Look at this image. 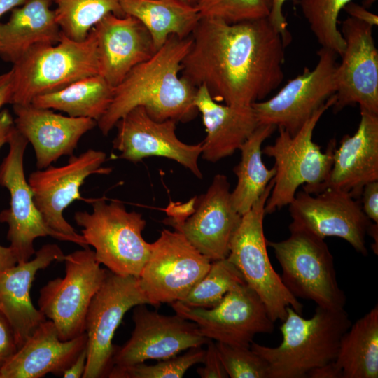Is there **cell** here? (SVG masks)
<instances>
[{"mask_svg": "<svg viewBox=\"0 0 378 378\" xmlns=\"http://www.w3.org/2000/svg\"><path fill=\"white\" fill-rule=\"evenodd\" d=\"M191 38L181 76L205 86L216 102L251 106L284 80L287 45L268 18L236 23L201 18Z\"/></svg>", "mask_w": 378, "mask_h": 378, "instance_id": "1", "label": "cell"}, {"mask_svg": "<svg viewBox=\"0 0 378 378\" xmlns=\"http://www.w3.org/2000/svg\"><path fill=\"white\" fill-rule=\"evenodd\" d=\"M191 44V35L170 36L151 57L134 66L114 87L108 109L97 121L103 134H108L120 118L137 106L144 107L158 121L184 122L196 116L197 88L179 76Z\"/></svg>", "mask_w": 378, "mask_h": 378, "instance_id": "2", "label": "cell"}, {"mask_svg": "<svg viewBox=\"0 0 378 378\" xmlns=\"http://www.w3.org/2000/svg\"><path fill=\"white\" fill-rule=\"evenodd\" d=\"M286 312L281 344L270 347L253 342L250 348L267 362L268 378L307 377L312 370L335 360L340 339L351 323L344 309L317 306L309 318L290 307Z\"/></svg>", "mask_w": 378, "mask_h": 378, "instance_id": "3", "label": "cell"}, {"mask_svg": "<svg viewBox=\"0 0 378 378\" xmlns=\"http://www.w3.org/2000/svg\"><path fill=\"white\" fill-rule=\"evenodd\" d=\"M335 102L330 97L292 136L286 130L278 127L279 135L272 145L265 146L262 153L274 158L276 174L274 186L266 202L265 212L272 214L288 205L297 190L303 185V190L317 194L327 180L333 163L335 140L330 141L325 153L312 140L314 128L323 114Z\"/></svg>", "mask_w": 378, "mask_h": 378, "instance_id": "4", "label": "cell"}, {"mask_svg": "<svg viewBox=\"0 0 378 378\" xmlns=\"http://www.w3.org/2000/svg\"><path fill=\"white\" fill-rule=\"evenodd\" d=\"M13 64L11 104H29L40 95L99 74L95 32L92 28L82 41L62 33L57 43L36 46Z\"/></svg>", "mask_w": 378, "mask_h": 378, "instance_id": "5", "label": "cell"}, {"mask_svg": "<svg viewBox=\"0 0 378 378\" xmlns=\"http://www.w3.org/2000/svg\"><path fill=\"white\" fill-rule=\"evenodd\" d=\"M92 206L91 213L76 211L74 220L86 244L94 247L97 260L113 273L138 278L150 251L141 234L145 219L118 201L97 199Z\"/></svg>", "mask_w": 378, "mask_h": 378, "instance_id": "6", "label": "cell"}, {"mask_svg": "<svg viewBox=\"0 0 378 378\" xmlns=\"http://www.w3.org/2000/svg\"><path fill=\"white\" fill-rule=\"evenodd\" d=\"M289 237L268 241L282 269L281 281L297 299L333 311L344 309L346 298L337 282L334 258L324 239L289 228Z\"/></svg>", "mask_w": 378, "mask_h": 378, "instance_id": "7", "label": "cell"}, {"mask_svg": "<svg viewBox=\"0 0 378 378\" xmlns=\"http://www.w3.org/2000/svg\"><path fill=\"white\" fill-rule=\"evenodd\" d=\"M273 186L272 179L251 209L242 215L231 238L227 259L260 297L270 318L276 322L285 318L288 307L301 314L303 305L286 288L267 253L263 219L265 204Z\"/></svg>", "mask_w": 378, "mask_h": 378, "instance_id": "8", "label": "cell"}, {"mask_svg": "<svg viewBox=\"0 0 378 378\" xmlns=\"http://www.w3.org/2000/svg\"><path fill=\"white\" fill-rule=\"evenodd\" d=\"M7 143L9 150L0 164V186L8 190L10 200V206L0 212V223L8 225L7 239L17 263L26 262L35 254L34 241L40 237L50 236L88 247L76 237L52 230L44 221L24 172V155L29 142L14 125Z\"/></svg>", "mask_w": 378, "mask_h": 378, "instance_id": "9", "label": "cell"}, {"mask_svg": "<svg viewBox=\"0 0 378 378\" xmlns=\"http://www.w3.org/2000/svg\"><path fill=\"white\" fill-rule=\"evenodd\" d=\"M65 276L49 281L41 290L38 309L52 321L62 341L85 332L90 302L108 270L100 267L90 247L64 255Z\"/></svg>", "mask_w": 378, "mask_h": 378, "instance_id": "10", "label": "cell"}, {"mask_svg": "<svg viewBox=\"0 0 378 378\" xmlns=\"http://www.w3.org/2000/svg\"><path fill=\"white\" fill-rule=\"evenodd\" d=\"M211 264L182 233L164 229L150 244L138 280L150 304L158 307L181 301L206 275Z\"/></svg>", "mask_w": 378, "mask_h": 378, "instance_id": "11", "label": "cell"}, {"mask_svg": "<svg viewBox=\"0 0 378 378\" xmlns=\"http://www.w3.org/2000/svg\"><path fill=\"white\" fill-rule=\"evenodd\" d=\"M150 304L138 278L121 276L108 270L93 297L85 321L87 362L83 378L108 375L112 368L115 346L113 337L124 315L139 304Z\"/></svg>", "mask_w": 378, "mask_h": 378, "instance_id": "12", "label": "cell"}, {"mask_svg": "<svg viewBox=\"0 0 378 378\" xmlns=\"http://www.w3.org/2000/svg\"><path fill=\"white\" fill-rule=\"evenodd\" d=\"M313 69L303 72L288 83L272 98L253 103L259 125L281 127L294 136L304 123L336 92L337 55L321 48Z\"/></svg>", "mask_w": 378, "mask_h": 378, "instance_id": "13", "label": "cell"}, {"mask_svg": "<svg viewBox=\"0 0 378 378\" xmlns=\"http://www.w3.org/2000/svg\"><path fill=\"white\" fill-rule=\"evenodd\" d=\"M176 314L197 324L208 339L234 346L250 347L255 335L272 333L274 322L257 293L246 284L228 292L212 308L171 303Z\"/></svg>", "mask_w": 378, "mask_h": 378, "instance_id": "14", "label": "cell"}, {"mask_svg": "<svg viewBox=\"0 0 378 378\" xmlns=\"http://www.w3.org/2000/svg\"><path fill=\"white\" fill-rule=\"evenodd\" d=\"M288 205L292 218L289 228L323 239L342 238L358 253L368 255L365 237L372 221L363 211L360 201L349 193L331 188L314 195L302 190Z\"/></svg>", "mask_w": 378, "mask_h": 378, "instance_id": "15", "label": "cell"}, {"mask_svg": "<svg viewBox=\"0 0 378 378\" xmlns=\"http://www.w3.org/2000/svg\"><path fill=\"white\" fill-rule=\"evenodd\" d=\"M106 160L104 152L88 149L78 155H71L64 165H50L29 174L27 181L35 204L50 228L86 244L82 234L66 220L63 212L74 201L83 200L80 188L88 177L111 172V168L103 167Z\"/></svg>", "mask_w": 378, "mask_h": 378, "instance_id": "16", "label": "cell"}, {"mask_svg": "<svg viewBox=\"0 0 378 378\" xmlns=\"http://www.w3.org/2000/svg\"><path fill=\"white\" fill-rule=\"evenodd\" d=\"M134 329L122 346H115L112 367L128 366L147 360H164L183 351L206 344L197 324L176 314L165 316L148 310L145 304L134 307Z\"/></svg>", "mask_w": 378, "mask_h": 378, "instance_id": "17", "label": "cell"}, {"mask_svg": "<svg viewBox=\"0 0 378 378\" xmlns=\"http://www.w3.org/2000/svg\"><path fill=\"white\" fill-rule=\"evenodd\" d=\"M372 27L349 16L342 23L345 48L336 70L335 113L358 104L360 110L378 114V50Z\"/></svg>", "mask_w": 378, "mask_h": 378, "instance_id": "18", "label": "cell"}, {"mask_svg": "<svg viewBox=\"0 0 378 378\" xmlns=\"http://www.w3.org/2000/svg\"><path fill=\"white\" fill-rule=\"evenodd\" d=\"M176 122L174 120H155L144 107H135L115 125L117 134L113 148L120 152L119 158L134 163L152 156L173 160L202 178L197 163L202 143L188 144L181 141L176 135Z\"/></svg>", "mask_w": 378, "mask_h": 378, "instance_id": "19", "label": "cell"}, {"mask_svg": "<svg viewBox=\"0 0 378 378\" xmlns=\"http://www.w3.org/2000/svg\"><path fill=\"white\" fill-rule=\"evenodd\" d=\"M230 186L225 175L216 174L206 192L195 197L192 213L181 222L167 224L211 262L227 258L242 217L232 204Z\"/></svg>", "mask_w": 378, "mask_h": 378, "instance_id": "20", "label": "cell"}, {"mask_svg": "<svg viewBox=\"0 0 378 378\" xmlns=\"http://www.w3.org/2000/svg\"><path fill=\"white\" fill-rule=\"evenodd\" d=\"M13 108L14 126L31 144L38 169L74 155L81 137L97 125L92 118L63 115L32 104H13Z\"/></svg>", "mask_w": 378, "mask_h": 378, "instance_id": "21", "label": "cell"}, {"mask_svg": "<svg viewBox=\"0 0 378 378\" xmlns=\"http://www.w3.org/2000/svg\"><path fill=\"white\" fill-rule=\"evenodd\" d=\"M99 75L113 87L157 51L145 26L136 18L106 15L94 27Z\"/></svg>", "mask_w": 378, "mask_h": 378, "instance_id": "22", "label": "cell"}, {"mask_svg": "<svg viewBox=\"0 0 378 378\" xmlns=\"http://www.w3.org/2000/svg\"><path fill=\"white\" fill-rule=\"evenodd\" d=\"M378 180V114L360 110V120L353 136L345 135L333 153V163L318 193L337 189L360 197L363 187ZM317 193V194H318Z\"/></svg>", "mask_w": 378, "mask_h": 378, "instance_id": "23", "label": "cell"}, {"mask_svg": "<svg viewBox=\"0 0 378 378\" xmlns=\"http://www.w3.org/2000/svg\"><path fill=\"white\" fill-rule=\"evenodd\" d=\"M26 262L0 270V311L10 323L18 349L47 318L33 304L30 290L36 272L52 262H62L64 254L55 244H48Z\"/></svg>", "mask_w": 378, "mask_h": 378, "instance_id": "24", "label": "cell"}, {"mask_svg": "<svg viewBox=\"0 0 378 378\" xmlns=\"http://www.w3.org/2000/svg\"><path fill=\"white\" fill-rule=\"evenodd\" d=\"M87 342L85 332L61 340L54 323L46 319L1 368V378H41L48 373L62 376L86 348Z\"/></svg>", "mask_w": 378, "mask_h": 378, "instance_id": "25", "label": "cell"}, {"mask_svg": "<svg viewBox=\"0 0 378 378\" xmlns=\"http://www.w3.org/2000/svg\"><path fill=\"white\" fill-rule=\"evenodd\" d=\"M194 104L201 113L205 130L201 155L216 162L232 155L259 125L251 106L220 104L206 88H197Z\"/></svg>", "mask_w": 378, "mask_h": 378, "instance_id": "26", "label": "cell"}, {"mask_svg": "<svg viewBox=\"0 0 378 378\" xmlns=\"http://www.w3.org/2000/svg\"><path fill=\"white\" fill-rule=\"evenodd\" d=\"M51 0H26L11 10L9 20L0 22V57L14 64L39 45L56 44L62 32L55 20Z\"/></svg>", "mask_w": 378, "mask_h": 378, "instance_id": "27", "label": "cell"}, {"mask_svg": "<svg viewBox=\"0 0 378 378\" xmlns=\"http://www.w3.org/2000/svg\"><path fill=\"white\" fill-rule=\"evenodd\" d=\"M125 15L138 19L149 31L156 50L170 36H190L201 17L182 0H119Z\"/></svg>", "mask_w": 378, "mask_h": 378, "instance_id": "28", "label": "cell"}, {"mask_svg": "<svg viewBox=\"0 0 378 378\" xmlns=\"http://www.w3.org/2000/svg\"><path fill=\"white\" fill-rule=\"evenodd\" d=\"M277 127L259 125L239 150L241 160L233 169L237 183L231 192L234 209L240 215L246 213L262 195L276 174V167L268 169L262 159V144Z\"/></svg>", "mask_w": 378, "mask_h": 378, "instance_id": "29", "label": "cell"}, {"mask_svg": "<svg viewBox=\"0 0 378 378\" xmlns=\"http://www.w3.org/2000/svg\"><path fill=\"white\" fill-rule=\"evenodd\" d=\"M334 362L342 378L378 377L377 304L343 334Z\"/></svg>", "mask_w": 378, "mask_h": 378, "instance_id": "30", "label": "cell"}, {"mask_svg": "<svg viewBox=\"0 0 378 378\" xmlns=\"http://www.w3.org/2000/svg\"><path fill=\"white\" fill-rule=\"evenodd\" d=\"M114 87L99 74L85 77L53 92L34 98V106L61 111L72 117L96 121L105 113L113 98Z\"/></svg>", "mask_w": 378, "mask_h": 378, "instance_id": "31", "label": "cell"}, {"mask_svg": "<svg viewBox=\"0 0 378 378\" xmlns=\"http://www.w3.org/2000/svg\"><path fill=\"white\" fill-rule=\"evenodd\" d=\"M55 5V20L68 38L82 41L106 15L125 16L119 0H51Z\"/></svg>", "mask_w": 378, "mask_h": 378, "instance_id": "32", "label": "cell"}, {"mask_svg": "<svg viewBox=\"0 0 378 378\" xmlns=\"http://www.w3.org/2000/svg\"><path fill=\"white\" fill-rule=\"evenodd\" d=\"M245 284L239 271L227 258L213 261L206 275L180 302L193 307L212 308L228 292Z\"/></svg>", "mask_w": 378, "mask_h": 378, "instance_id": "33", "label": "cell"}, {"mask_svg": "<svg viewBox=\"0 0 378 378\" xmlns=\"http://www.w3.org/2000/svg\"><path fill=\"white\" fill-rule=\"evenodd\" d=\"M352 0H300L304 18L322 48L342 55L345 42L337 27L338 16L344 6Z\"/></svg>", "mask_w": 378, "mask_h": 378, "instance_id": "34", "label": "cell"}, {"mask_svg": "<svg viewBox=\"0 0 378 378\" xmlns=\"http://www.w3.org/2000/svg\"><path fill=\"white\" fill-rule=\"evenodd\" d=\"M205 350L202 346L192 347L179 356L160 360L148 365L140 363L128 366L113 365L107 377L110 378H181L190 368L203 363Z\"/></svg>", "mask_w": 378, "mask_h": 378, "instance_id": "35", "label": "cell"}, {"mask_svg": "<svg viewBox=\"0 0 378 378\" xmlns=\"http://www.w3.org/2000/svg\"><path fill=\"white\" fill-rule=\"evenodd\" d=\"M273 0H197L201 18H213L227 23L251 20L270 15Z\"/></svg>", "mask_w": 378, "mask_h": 378, "instance_id": "36", "label": "cell"}, {"mask_svg": "<svg viewBox=\"0 0 378 378\" xmlns=\"http://www.w3.org/2000/svg\"><path fill=\"white\" fill-rule=\"evenodd\" d=\"M220 358L230 378H268L265 360L250 347L216 342Z\"/></svg>", "mask_w": 378, "mask_h": 378, "instance_id": "37", "label": "cell"}, {"mask_svg": "<svg viewBox=\"0 0 378 378\" xmlns=\"http://www.w3.org/2000/svg\"><path fill=\"white\" fill-rule=\"evenodd\" d=\"M18 349L14 330L6 316L0 311V370Z\"/></svg>", "mask_w": 378, "mask_h": 378, "instance_id": "38", "label": "cell"}, {"mask_svg": "<svg viewBox=\"0 0 378 378\" xmlns=\"http://www.w3.org/2000/svg\"><path fill=\"white\" fill-rule=\"evenodd\" d=\"M207 349L203 363L204 366L197 369V373L202 378H227L229 377L218 355L216 344L212 340L206 343Z\"/></svg>", "mask_w": 378, "mask_h": 378, "instance_id": "39", "label": "cell"}, {"mask_svg": "<svg viewBox=\"0 0 378 378\" xmlns=\"http://www.w3.org/2000/svg\"><path fill=\"white\" fill-rule=\"evenodd\" d=\"M14 125L13 118L8 110L0 112V148L8 142L10 130ZM17 261L10 247L0 245V270L14 266Z\"/></svg>", "mask_w": 378, "mask_h": 378, "instance_id": "40", "label": "cell"}, {"mask_svg": "<svg viewBox=\"0 0 378 378\" xmlns=\"http://www.w3.org/2000/svg\"><path fill=\"white\" fill-rule=\"evenodd\" d=\"M360 197L363 211L371 221L378 223V180L367 183Z\"/></svg>", "mask_w": 378, "mask_h": 378, "instance_id": "41", "label": "cell"}, {"mask_svg": "<svg viewBox=\"0 0 378 378\" xmlns=\"http://www.w3.org/2000/svg\"><path fill=\"white\" fill-rule=\"evenodd\" d=\"M287 0H273L268 19L273 27L279 32L288 46L291 42V35L288 29V23L283 13V5Z\"/></svg>", "mask_w": 378, "mask_h": 378, "instance_id": "42", "label": "cell"}, {"mask_svg": "<svg viewBox=\"0 0 378 378\" xmlns=\"http://www.w3.org/2000/svg\"><path fill=\"white\" fill-rule=\"evenodd\" d=\"M349 15L354 19L365 22L371 26L378 24V16L370 12L362 5H359L352 1L348 3L343 8Z\"/></svg>", "mask_w": 378, "mask_h": 378, "instance_id": "43", "label": "cell"}, {"mask_svg": "<svg viewBox=\"0 0 378 378\" xmlns=\"http://www.w3.org/2000/svg\"><path fill=\"white\" fill-rule=\"evenodd\" d=\"M13 70L0 75V109L6 104H11L13 94Z\"/></svg>", "mask_w": 378, "mask_h": 378, "instance_id": "44", "label": "cell"}, {"mask_svg": "<svg viewBox=\"0 0 378 378\" xmlns=\"http://www.w3.org/2000/svg\"><path fill=\"white\" fill-rule=\"evenodd\" d=\"M87 362V351L85 348L78 355L75 361L63 373L65 378L83 377L85 370Z\"/></svg>", "mask_w": 378, "mask_h": 378, "instance_id": "45", "label": "cell"}, {"mask_svg": "<svg viewBox=\"0 0 378 378\" xmlns=\"http://www.w3.org/2000/svg\"><path fill=\"white\" fill-rule=\"evenodd\" d=\"M310 378H342L341 371L332 361L321 367L316 368L307 374Z\"/></svg>", "mask_w": 378, "mask_h": 378, "instance_id": "46", "label": "cell"}, {"mask_svg": "<svg viewBox=\"0 0 378 378\" xmlns=\"http://www.w3.org/2000/svg\"><path fill=\"white\" fill-rule=\"evenodd\" d=\"M26 0H0V19L15 7L23 4Z\"/></svg>", "mask_w": 378, "mask_h": 378, "instance_id": "47", "label": "cell"}, {"mask_svg": "<svg viewBox=\"0 0 378 378\" xmlns=\"http://www.w3.org/2000/svg\"><path fill=\"white\" fill-rule=\"evenodd\" d=\"M368 234H370L374 239V243L372 244V250L376 255H377L378 251V223H372Z\"/></svg>", "mask_w": 378, "mask_h": 378, "instance_id": "48", "label": "cell"}, {"mask_svg": "<svg viewBox=\"0 0 378 378\" xmlns=\"http://www.w3.org/2000/svg\"><path fill=\"white\" fill-rule=\"evenodd\" d=\"M377 0H363L362 1V6H364L365 8L368 9L370 8Z\"/></svg>", "mask_w": 378, "mask_h": 378, "instance_id": "49", "label": "cell"}, {"mask_svg": "<svg viewBox=\"0 0 378 378\" xmlns=\"http://www.w3.org/2000/svg\"><path fill=\"white\" fill-rule=\"evenodd\" d=\"M182 1L190 5L195 6L197 2V0H182Z\"/></svg>", "mask_w": 378, "mask_h": 378, "instance_id": "50", "label": "cell"}, {"mask_svg": "<svg viewBox=\"0 0 378 378\" xmlns=\"http://www.w3.org/2000/svg\"><path fill=\"white\" fill-rule=\"evenodd\" d=\"M0 378H1V374H0Z\"/></svg>", "mask_w": 378, "mask_h": 378, "instance_id": "51", "label": "cell"}]
</instances>
